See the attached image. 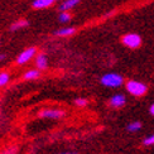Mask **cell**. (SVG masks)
Returning a JSON list of instances; mask_svg holds the SVG:
<instances>
[{"label": "cell", "mask_w": 154, "mask_h": 154, "mask_svg": "<svg viewBox=\"0 0 154 154\" xmlns=\"http://www.w3.org/2000/svg\"><path fill=\"white\" fill-rule=\"evenodd\" d=\"M101 83L106 87L116 88L124 83V79H123V76H120L119 73H106L101 77Z\"/></svg>", "instance_id": "6da1fadb"}, {"label": "cell", "mask_w": 154, "mask_h": 154, "mask_svg": "<svg viewBox=\"0 0 154 154\" xmlns=\"http://www.w3.org/2000/svg\"><path fill=\"white\" fill-rule=\"evenodd\" d=\"M126 91L133 96H143L148 91V87H146V85H144V83L139 81L130 80L126 82Z\"/></svg>", "instance_id": "7a4b0ae2"}, {"label": "cell", "mask_w": 154, "mask_h": 154, "mask_svg": "<svg viewBox=\"0 0 154 154\" xmlns=\"http://www.w3.org/2000/svg\"><path fill=\"white\" fill-rule=\"evenodd\" d=\"M35 56H37V48L35 47H29L27 49H24L23 52L17 57L15 62H17V65L23 66V65H25V63L30 62L33 58H35Z\"/></svg>", "instance_id": "3957f363"}, {"label": "cell", "mask_w": 154, "mask_h": 154, "mask_svg": "<svg viewBox=\"0 0 154 154\" xmlns=\"http://www.w3.org/2000/svg\"><path fill=\"white\" fill-rule=\"evenodd\" d=\"M39 115L41 118H44V119H52V120H60L62 118H65V110L62 109H43V110L39 111Z\"/></svg>", "instance_id": "277c9868"}, {"label": "cell", "mask_w": 154, "mask_h": 154, "mask_svg": "<svg viewBox=\"0 0 154 154\" xmlns=\"http://www.w3.org/2000/svg\"><path fill=\"white\" fill-rule=\"evenodd\" d=\"M121 42H123V44L128 48L137 49L140 47V44H142V38L135 33H129V34H125L123 38H121Z\"/></svg>", "instance_id": "5b68a950"}, {"label": "cell", "mask_w": 154, "mask_h": 154, "mask_svg": "<svg viewBox=\"0 0 154 154\" xmlns=\"http://www.w3.org/2000/svg\"><path fill=\"white\" fill-rule=\"evenodd\" d=\"M125 102H126L125 96L121 95V94H116L109 100V105H110L111 107H114V109H120V107H123L125 105Z\"/></svg>", "instance_id": "8992f818"}, {"label": "cell", "mask_w": 154, "mask_h": 154, "mask_svg": "<svg viewBox=\"0 0 154 154\" xmlns=\"http://www.w3.org/2000/svg\"><path fill=\"white\" fill-rule=\"evenodd\" d=\"M35 67L38 69H41V71H43V69H47V67H48V58H47V56L44 53H38L35 56Z\"/></svg>", "instance_id": "52a82bcc"}, {"label": "cell", "mask_w": 154, "mask_h": 154, "mask_svg": "<svg viewBox=\"0 0 154 154\" xmlns=\"http://www.w3.org/2000/svg\"><path fill=\"white\" fill-rule=\"evenodd\" d=\"M54 3V0H34L32 3V6L34 9H44V8H48Z\"/></svg>", "instance_id": "ba28073f"}, {"label": "cell", "mask_w": 154, "mask_h": 154, "mask_svg": "<svg viewBox=\"0 0 154 154\" xmlns=\"http://www.w3.org/2000/svg\"><path fill=\"white\" fill-rule=\"evenodd\" d=\"M39 76H41V69H38V68L28 69V71L23 75V79L27 80V81H32V80H37Z\"/></svg>", "instance_id": "9c48e42d"}, {"label": "cell", "mask_w": 154, "mask_h": 154, "mask_svg": "<svg viewBox=\"0 0 154 154\" xmlns=\"http://www.w3.org/2000/svg\"><path fill=\"white\" fill-rule=\"evenodd\" d=\"M76 33V28L73 27H69V28H62L54 32V35L57 37H69V35H73Z\"/></svg>", "instance_id": "30bf717a"}, {"label": "cell", "mask_w": 154, "mask_h": 154, "mask_svg": "<svg viewBox=\"0 0 154 154\" xmlns=\"http://www.w3.org/2000/svg\"><path fill=\"white\" fill-rule=\"evenodd\" d=\"M80 3V0H65L62 4H61V6H60V9H61V11H63V10H69V9H72V8H75V6Z\"/></svg>", "instance_id": "8fae6325"}, {"label": "cell", "mask_w": 154, "mask_h": 154, "mask_svg": "<svg viewBox=\"0 0 154 154\" xmlns=\"http://www.w3.org/2000/svg\"><path fill=\"white\" fill-rule=\"evenodd\" d=\"M28 25V22L25 20V19H19V20H17L15 23H13L10 25V30L11 32H15L18 29H22V28H25Z\"/></svg>", "instance_id": "7c38bea8"}, {"label": "cell", "mask_w": 154, "mask_h": 154, "mask_svg": "<svg viewBox=\"0 0 154 154\" xmlns=\"http://www.w3.org/2000/svg\"><path fill=\"white\" fill-rule=\"evenodd\" d=\"M18 145L13 144V145H8L5 146L4 149L0 150V154H18Z\"/></svg>", "instance_id": "4fadbf2b"}, {"label": "cell", "mask_w": 154, "mask_h": 154, "mask_svg": "<svg viewBox=\"0 0 154 154\" xmlns=\"http://www.w3.org/2000/svg\"><path fill=\"white\" fill-rule=\"evenodd\" d=\"M71 14L67 11V10H63V11H61V14H60V17H58V20L61 22V23H67V22H69L71 20Z\"/></svg>", "instance_id": "5bb4252c"}, {"label": "cell", "mask_w": 154, "mask_h": 154, "mask_svg": "<svg viewBox=\"0 0 154 154\" xmlns=\"http://www.w3.org/2000/svg\"><path fill=\"white\" fill-rule=\"evenodd\" d=\"M140 128H142V124H140L139 121H134V123H130L129 125H128V130L134 133V131L140 130Z\"/></svg>", "instance_id": "9a60e30c"}, {"label": "cell", "mask_w": 154, "mask_h": 154, "mask_svg": "<svg viewBox=\"0 0 154 154\" xmlns=\"http://www.w3.org/2000/svg\"><path fill=\"white\" fill-rule=\"evenodd\" d=\"M87 104H88V101L86 99H83V97H79V99L75 100V105L79 106V107H85Z\"/></svg>", "instance_id": "2e32d148"}, {"label": "cell", "mask_w": 154, "mask_h": 154, "mask_svg": "<svg viewBox=\"0 0 154 154\" xmlns=\"http://www.w3.org/2000/svg\"><path fill=\"white\" fill-rule=\"evenodd\" d=\"M143 143H144V145H154V134L148 138H145Z\"/></svg>", "instance_id": "e0dca14e"}, {"label": "cell", "mask_w": 154, "mask_h": 154, "mask_svg": "<svg viewBox=\"0 0 154 154\" xmlns=\"http://www.w3.org/2000/svg\"><path fill=\"white\" fill-rule=\"evenodd\" d=\"M149 111H150V114L153 115V116H154V104L150 106V109H149Z\"/></svg>", "instance_id": "ac0fdd59"}, {"label": "cell", "mask_w": 154, "mask_h": 154, "mask_svg": "<svg viewBox=\"0 0 154 154\" xmlns=\"http://www.w3.org/2000/svg\"><path fill=\"white\" fill-rule=\"evenodd\" d=\"M58 154H76V153H71V152H65V153H58Z\"/></svg>", "instance_id": "d6986e66"}, {"label": "cell", "mask_w": 154, "mask_h": 154, "mask_svg": "<svg viewBox=\"0 0 154 154\" xmlns=\"http://www.w3.org/2000/svg\"><path fill=\"white\" fill-rule=\"evenodd\" d=\"M5 58V54H0V61H3Z\"/></svg>", "instance_id": "ffe728a7"}, {"label": "cell", "mask_w": 154, "mask_h": 154, "mask_svg": "<svg viewBox=\"0 0 154 154\" xmlns=\"http://www.w3.org/2000/svg\"><path fill=\"white\" fill-rule=\"evenodd\" d=\"M0 87H3V86H2V82H0Z\"/></svg>", "instance_id": "44dd1931"}, {"label": "cell", "mask_w": 154, "mask_h": 154, "mask_svg": "<svg viewBox=\"0 0 154 154\" xmlns=\"http://www.w3.org/2000/svg\"><path fill=\"white\" fill-rule=\"evenodd\" d=\"M54 2H57V0H54Z\"/></svg>", "instance_id": "7402d4cb"}]
</instances>
